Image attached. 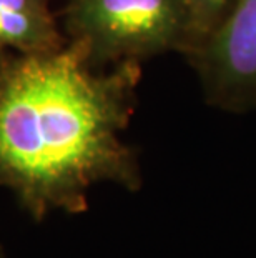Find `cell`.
<instances>
[{
	"label": "cell",
	"instance_id": "obj_5",
	"mask_svg": "<svg viewBox=\"0 0 256 258\" xmlns=\"http://www.w3.org/2000/svg\"><path fill=\"white\" fill-rule=\"evenodd\" d=\"M182 2L187 9L190 20L192 47L188 53H192L226 17L235 0H182Z\"/></svg>",
	"mask_w": 256,
	"mask_h": 258
},
{
	"label": "cell",
	"instance_id": "obj_3",
	"mask_svg": "<svg viewBox=\"0 0 256 258\" xmlns=\"http://www.w3.org/2000/svg\"><path fill=\"white\" fill-rule=\"evenodd\" d=\"M187 60L211 107L235 113L256 108V0H235Z\"/></svg>",
	"mask_w": 256,
	"mask_h": 258
},
{
	"label": "cell",
	"instance_id": "obj_2",
	"mask_svg": "<svg viewBox=\"0 0 256 258\" xmlns=\"http://www.w3.org/2000/svg\"><path fill=\"white\" fill-rule=\"evenodd\" d=\"M63 27L95 67L137 62L192 47L182 0H67Z\"/></svg>",
	"mask_w": 256,
	"mask_h": 258
},
{
	"label": "cell",
	"instance_id": "obj_1",
	"mask_svg": "<svg viewBox=\"0 0 256 258\" xmlns=\"http://www.w3.org/2000/svg\"><path fill=\"white\" fill-rule=\"evenodd\" d=\"M140 80L141 63L95 67L68 38L52 52H0V188L35 222L83 213L100 182L137 188V158L122 134Z\"/></svg>",
	"mask_w": 256,
	"mask_h": 258
},
{
	"label": "cell",
	"instance_id": "obj_4",
	"mask_svg": "<svg viewBox=\"0 0 256 258\" xmlns=\"http://www.w3.org/2000/svg\"><path fill=\"white\" fill-rule=\"evenodd\" d=\"M65 43L48 0H0V52L29 55Z\"/></svg>",
	"mask_w": 256,
	"mask_h": 258
},
{
	"label": "cell",
	"instance_id": "obj_6",
	"mask_svg": "<svg viewBox=\"0 0 256 258\" xmlns=\"http://www.w3.org/2000/svg\"><path fill=\"white\" fill-rule=\"evenodd\" d=\"M0 258H5V256H4V255H2V253H0Z\"/></svg>",
	"mask_w": 256,
	"mask_h": 258
}]
</instances>
